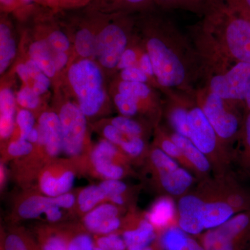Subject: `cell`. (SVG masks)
Wrapping results in <instances>:
<instances>
[{"instance_id": "1", "label": "cell", "mask_w": 250, "mask_h": 250, "mask_svg": "<svg viewBox=\"0 0 250 250\" xmlns=\"http://www.w3.org/2000/svg\"><path fill=\"white\" fill-rule=\"evenodd\" d=\"M67 77L85 116L91 118L98 114L106 100L103 75L98 65L90 59H82L72 64Z\"/></svg>"}, {"instance_id": "2", "label": "cell", "mask_w": 250, "mask_h": 250, "mask_svg": "<svg viewBox=\"0 0 250 250\" xmlns=\"http://www.w3.org/2000/svg\"><path fill=\"white\" fill-rule=\"evenodd\" d=\"M190 138L195 146L209 161L215 176L229 174L230 166L234 156L219 143V137L202 108L195 107L189 111Z\"/></svg>"}, {"instance_id": "3", "label": "cell", "mask_w": 250, "mask_h": 250, "mask_svg": "<svg viewBox=\"0 0 250 250\" xmlns=\"http://www.w3.org/2000/svg\"><path fill=\"white\" fill-rule=\"evenodd\" d=\"M58 114L62 128V153L75 160L84 150L87 117L78 104L70 102L62 105Z\"/></svg>"}, {"instance_id": "4", "label": "cell", "mask_w": 250, "mask_h": 250, "mask_svg": "<svg viewBox=\"0 0 250 250\" xmlns=\"http://www.w3.org/2000/svg\"><path fill=\"white\" fill-rule=\"evenodd\" d=\"M77 200L71 192L57 197L30 195L18 205L17 213L22 220H34L44 214L48 223H58L64 218L62 209H71L76 205Z\"/></svg>"}, {"instance_id": "5", "label": "cell", "mask_w": 250, "mask_h": 250, "mask_svg": "<svg viewBox=\"0 0 250 250\" xmlns=\"http://www.w3.org/2000/svg\"><path fill=\"white\" fill-rule=\"evenodd\" d=\"M147 48L158 82L166 87L181 84L185 77V70L177 56L156 38L148 41Z\"/></svg>"}, {"instance_id": "6", "label": "cell", "mask_w": 250, "mask_h": 250, "mask_svg": "<svg viewBox=\"0 0 250 250\" xmlns=\"http://www.w3.org/2000/svg\"><path fill=\"white\" fill-rule=\"evenodd\" d=\"M210 88L223 100H246L250 90V64L240 62L225 75L213 77Z\"/></svg>"}, {"instance_id": "7", "label": "cell", "mask_w": 250, "mask_h": 250, "mask_svg": "<svg viewBox=\"0 0 250 250\" xmlns=\"http://www.w3.org/2000/svg\"><path fill=\"white\" fill-rule=\"evenodd\" d=\"M126 44L127 39L123 28L116 23H108L97 36L95 57L102 66L114 68L118 66Z\"/></svg>"}, {"instance_id": "8", "label": "cell", "mask_w": 250, "mask_h": 250, "mask_svg": "<svg viewBox=\"0 0 250 250\" xmlns=\"http://www.w3.org/2000/svg\"><path fill=\"white\" fill-rule=\"evenodd\" d=\"M201 182L196 190L205 201L202 223L205 230L211 229L223 225L237 213L217 193L210 184V178Z\"/></svg>"}, {"instance_id": "9", "label": "cell", "mask_w": 250, "mask_h": 250, "mask_svg": "<svg viewBox=\"0 0 250 250\" xmlns=\"http://www.w3.org/2000/svg\"><path fill=\"white\" fill-rule=\"evenodd\" d=\"M219 139L230 141L239 131L238 117L225 108L223 99L214 93L208 95L202 108Z\"/></svg>"}, {"instance_id": "10", "label": "cell", "mask_w": 250, "mask_h": 250, "mask_svg": "<svg viewBox=\"0 0 250 250\" xmlns=\"http://www.w3.org/2000/svg\"><path fill=\"white\" fill-rule=\"evenodd\" d=\"M123 207L111 202L102 203L84 215L83 227L95 236L120 232L123 223L121 215Z\"/></svg>"}, {"instance_id": "11", "label": "cell", "mask_w": 250, "mask_h": 250, "mask_svg": "<svg viewBox=\"0 0 250 250\" xmlns=\"http://www.w3.org/2000/svg\"><path fill=\"white\" fill-rule=\"evenodd\" d=\"M152 179L157 190L163 195L178 199L190 192L196 177L182 166L152 171Z\"/></svg>"}, {"instance_id": "12", "label": "cell", "mask_w": 250, "mask_h": 250, "mask_svg": "<svg viewBox=\"0 0 250 250\" xmlns=\"http://www.w3.org/2000/svg\"><path fill=\"white\" fill-rule=\"evenodd\" d=\"M177 200V225L190 236L202 234L205 230L202 223L205 201L200 194L190 191Z\"/></svg>"}, {"instance_id": "13", "label": "cell", "mask_w": 250, "mask_h": 250, "mask_svg": "<svg viewBox=\"0 0 250 250\" xmlns=\"http://www.w3.org/2000/svg\"><path fill=\"white\" fill-rule=\"evenodd\" d=\"M89 160L94 172L104 179H121L129 175L130 166L122 161L116 149L107 146H100L92 149Z\"/></svg>"}, {"instance_id": "14", "label": "cell", "mask_w": 250, "mask_h": 250, "mask_svg": "<svg viewBox=\"0 0 250 250\" xmlns=\"http://www.w3.org/2000/svg\"><path fill=\"white\" fill-rule=\"evenodd\" d=\"M39 140L37 146L43 148L46 156L54 159L62 152V124L59 114L54 111L41 113L38 121Z\"/></svg>"}, {"instance_id": "15", "label": "cell", "mask_w": 250, "mask_h": 250, "mask_svg": "<svg viewBox=\"0 0 250 250\" xmlns=\"http://www.w3.org/2000/svg\"><path fill=\"white\" fill-rule=\"evenodd\" d=\"M76 173L71 167L54 164L42 170L39 179L41 193L57 197L70 192L75 182Z\"/></svg>"}, {"instance_id": "16", "label": "cell", "mask_w": 250, "mask_h": 250, "mask_svg": "<svg viewBox=\"0 0 250 250\" xmlns=\"http://www.w3.org/2000/svg\"><path fill=\"white\" fill-rule=\"evenodd\" d=\"M121 235L127 250H143L154 244L158 233L146 216H136L123 223Z\"/></svg>"}, {"instance_id": "17", "label": "cell", "mask_w": 250, "mask_h": 250, "mask_svg": "<svg viewBox=\"0 0 250 250\" xmlns=\"http://www.w3.org/2000/svg\"><path fill=\"white\" fill-rule=\"evenodd\" d=\"M226 37L233 57L241 62L250 64V20L243 16L230 20Z\"/></svg>"}, {"instance_id": "18", "label": "cell", "mask_w": 250, "mask_h": 250, "mask_svg": "<svg viewBox=\"0 0 250 250\" xmlns=\"http://www.w3.org/2000/svg\"><path fill=\"white\" fill-rule=\"evenodd\" d=\"M170 137L180 148L186 159L191 166L195 177L200 181L210 178V174L213 172V169L209 161L190 139L175 132L171 135Z\"/></svg>"}, {"instance_id": "19", "label": "cell", "mask_w": 250, "mask_h": 250, "mask_svg": "<svg viewBox=\"0 0 250 250\" xmlns=\"http://www.w3.org/2000/svg\"><path fill=\"white\" fill-rule=\"evenodd\" d=\"M174 199L167 195H162L154 202L150 209L145 213L158 234L166 229L177 225V208Z\"/></svg>"}, {"instance_id": "20", "label": "cell", "mask_w": 250, "mask_h": 250, "mask_svg": "<svg viewBox=\"0 0 250 250\" xmlns=\"http://www.w3.org/2000/svg\"><path fill=\"white\" fill-rule=\"evenodd\" d=\"M16 98L9 88L0 91V136L1 140L9 139L14 133L16 123Z\"/></svg>"}, {"instance_id": "21", "label": "cell", "mask_w": 250, "mask_h": 250, "mask_svg": "<svg viewBox=\"0 0 250 250\" xmlns=\"http://www.w3.org/2000/svg\"><path fill=\"white\" fill-rule=\"evenodd\" d=\"M36 241L41 250H67V236L65 228L42 225L36 229Z\"/></svg>"}, {"instance_id": "22", "label": "cell", "mask_w": 250, "mask_h": 250, "mask_svg": "<svg viewBox=\"0 0 250 250\" xmlns=\"http://www.w3.org/2000/svg\"><path fill=\"white\" fill-rule=\"evenodd\" d=\"M29 55L47 77L53 78L55 76L58 71L54 62L53 50L47 40L36 41L31 44Z\"/></svg>"}, {"instance_id": "23", "label": "cell", "mask_w": 250, "mask_h": 250, "mask_svg": "<svg viewBox=\"0 0 250 250\" xmlns=\"http://www.w3.org/2000/svg\"><path fill=\"white\" fill-rule=\"evenodd\" d=\"M159 245L162 250H189L190 235L178 225H173L159 233Z\"/></svg>"}, {"instance_id": "24", "label": "cell", "mask_w": 250, "mask_h": 250, "mask_svg": "<svg viewBox=\"0 0 250 250\" xmlns=\"http://www.w3.org/2000/svg\"><path fill=\"white\" fill-rule=\"evenodd\" d=\"M200 243L205 250H245L247 248L229 239L218 228L208 229L202 233Z\"/></svg>"}, {"instance_id": "25", "label": "cell", "mask_w": 250, "mask_h": 250, "mask_svg": "<svg viewBox=\"0 0 250 250\" xmlns=\"http://www.w3.org/2000/svg\"><path fill=\"white\" fill-rule=\"evenodd\" d=\"M16 53V42L11 36L7 24H0V73L3 74L14 59Z\"/></svg>"}, {"instance_id": "26", "label": "cell", "mask_w": 250, "mask_h": 250, "mask_svg": "<svg viewBox=\"0 0 250 250\" xmlns=\"http://www.w3.org/2000/svg\"><path fill=\"white\" fill-rule=\"evenodd\" d=\"M106 200V194L100 185H90L78 194L77 205L81 213L85 215Z\"/></svg>"}, {"instance_id": "27", "label": "cell", "mask_w": 250, "mask_h": 250, "mask_svg": "<svg viewBox=\"0 0 250 250\" xmlns=\"http://www.w3.org/2000/svg\"><path fill=\"white\" fill-rule=\"evenodd\" d=\"M67 250H95V240L84 228H65Z\"/></svg>"}, {"instance_id": "28", "label": "cell", "mask_w": 250, "mask_h": 250, "mask_svg": "<svg viewBox=\"0 0 250 250\" xmlns=\"http://www.w3.org/2000/svg\"><path fill=\"white\" fill-rule=\"evenodd\" d=\"M75 47L77 54L83 59L96 56L97 36L86 27L82 28L75 35Z\"/></svg>"}, {"instance_id": "29", "label": "cell", "mask_w": 250, "mask_h": 250, "mask_svg": "<svg viewBox=\"0 0 250 250\" xmlns=\"http://www.w3.org/2000/svg\"><path fill=\"white\" fill-rule=\"evenodd\" d=\"M119 148L129 158L131 163L143 160L147 157L146 143L141 137L129 136Z\"/></svg>"}, {"instance_id": "30", "label": "cell", "mask_w": 250, "mask_h": 250, "mask_svg": "<svg viewBox=\"0 0 250 250\" xmlns=\"http://www.w3.org/2000/svg\"><path fill=\"white\" fill-rule=\"evenodd\" d=\"M156 147L160 148L163 152H165L167 156H170L173 160L177 161L179 165L182 166L184 168L187 169L188 170L190 171L191 173L193 174L191 166L186 159L185 156H184L180 148L172 141L170 136H169V137L163 136L160 141L158 142Z\"/></svg>"}, {"instance_id": "31", "label": "cell", "mask_w": 250, "mask_h": 250, "mask_svg": "<svg viewBox=\"0 0 250 250\" xmlns=\"http://www.w3.org/2000/svg\"><path fill=\"white\" fill-rule=\"evenodd\" d=\"M243 147L235 160L238 161L241 168L250 175V111L246 117L243 126Z\"/></svg>"}, {"instance_id": "32", "label": "cell", "mask_w": 250, "mask_h": 250, "mask_svg": "<svg viewBox=\"0 0 250 250\" xmlns=\"http://www.w3.org/2000/svg\"><path fill=\"white\" fill-rule=\"evenodd\" d=\"M188 113L185 108H174L170 113V123L177 134L187 138H190V125H189Z\"/></svg>"}, {"instance_id": "33", "label": "cell", "mask_w": 250, "mask_h": 250, "mask_svg": "<svg viewBox=\"0 0 250 250\" xmlns=\"http://www.w3.org/2000/svg\"><path fill=\"white\" fill-rule=\"evenodd\" d=\"M110 123L126 136L142 138V126L131 118L123 116L115 117L112 118Z\"/></svg>"}, {"instance_id": "34", "label": "cell", "mask_w": 250, "mask_h": 250, "mask_svg": "<svg viewBox=\"0 0 250 250\" xmlns=\"http://www.w3.org/2000/svg\"><path fill=\"white\" fill-rule=\"evenodd\" d=\"M118 92L129 95L139 101L149 96L150 89L145 83L122 81L118 85Z\"/></svg>"}, {"instance_id": "35", "label": "cell", "mask_w": 250, "mask_h": 250, "mask_svg": "<svg viewBox=\"0 0 250 250\" xmlns=\"http://www.w3.org/2000/svg\"><path fill=\"white\" fill-rule=\"evenodd\" d=\"M95 246L104 250H127L121 233H110L97 236L95 239Z\"/></svg>"}, {"instance_id": "36", "label": "cell", "mask_w": 250, "mask_h": 250, "mask_svg": "<svg viewBox=\"0 0 250 250\" xmlns=\"http://www.w3.org/2000/svg\"><path fill=\"white\" fill-rule=\"evenodd\" d=\"M139 102L129 95L118 93L114 98L117 108L122 116L131 117L136 116L139 111Z\"/></svg>"}, {"instance_id": "37", "label": "cell", "mask_w": 250, "mask_h": 250, "mask_svg": "<svg viewBox=\"0 0 250 250\" xmlns=\"http://www.w3.org/2000/svg\"><path fill=\"white\" fill-rule=\"evenodd\" d=\"M4 250H31L29 234L21 231L8 233L4 238Z\"/></svg>"}, {"instance_id": "38", "label": "cell", "mask_w": 250, "mask_h": 250, "mask_svg": "<svg viewBox=\"0 0 250 250\" xmlns=\"http://www.w3.org/2000/svg\"><path fill=\"white\" fill-rule=\"evenodd\" d=\"M16 124L19 128V139L26 140L29 133L36 127V121L30 110L22 108L17 113Z\"/></svg>"}, {"instance_id": "39", "label": "cell", "mask_w": 250, "mask_h": 250, "mask_svg": "<svg viewBox=\"0 0 250 250\" xmlns=\"http://www.w3.org/2000/svg\"><path fill=\"white\" fill-rule=\"evenodd\" d=\"M16 102L22 108L31 111L40 104V96L29 85H25L18 92Z\"/></svg>"}, {"instance_id": "40", "label": "cell", "mask_w": 250, "mask_h": 250, "mask_svg": "<svg viewBox=\"0 0 250 250\" xmlns=\"http://www.w3.org/2000/svg\"><path fill=\"white\" fill-rule=\"evenodd\" d=\"M34 149V145L26 140L18 139L10 142L6 147V154L9 157H24L30 155Z\"/></svg>"}, {"instance_id": "41", "label": "cell", "mask_w": 250, "mask_h": 250, "mask_svg": "<svg viewBox=\"0 0 250 250\" xmlns=\"http://www.w3.org/2000/svg\"><path fill=\"white\" fill-rule=\"evenodd\" d=\"M99 185L103 189L106 195V200L116 195H126L129 191V187L121 179H104Z\"/></svg>"}, {"instance_id": "42", "label": "cell", "mask_w": 250, "mask_h": 250, "mask_svg": "<svg viewBox=\"0 0 250 250\" xmlns=\"http://www.w3.org/2000/svg\"><path fill=\"white\" fill-rule=\"evenodd\" d=\"M47 42L55 52H66L70 48V42L65 33L60 30L52 31L47 36Z\"/></svg>"}, {"instance_id": "43", "label": "cell", "mask_w": 250, "mask_h": 250, "mask_svg": "<svg viewBox=\"0 0 250 250\" xmlns=\"http://www.w3.org/2000/svg\"><path fill=\"white\" fill-rule=\"evenodd\" d=\"M103 134L105 139L116 145L118 147H120V146L129 137V136L123 134L111 123L104 126L103 128Z\"/></svg>"}, {"instance_id": "44", "label": "cell", "mask_w": 250, "mask_h": 250, "mask_svg": "<svg viewBox=\"0 0 250 250\" xmlns=\"http://www.w3.org/2000/svg\"><path fill=\"white\" fill-rule=\"evenodd\" d=\"M121 76L125 82H141L146 83L147 75L140 67H130L122 70Z\"/></svg>"}, {"instance_id": "45", "label": "cell", "mask_w": 250, "mask_h": 250, "mask_svg": "<svg viewBox=\"0 0 250 250\" xmlns=\"http://www.w3.org/2000/svg\"><path fill=\"white\" fill-rule=\"evenodd\" d=\"M33 81L34 83L31 88L39 96L45 93L50 86L49 77H47L43 72H41Z\"/></svg>"}, {"instance_id": "46", "label": "cell", "mask_w": 250, "mask_h": 250, "mask_svg": "<svg viewBox=\"0 0 250 250\" xmlns=\"http://www.w3.org/2000/svg\"><path fill=\"white\" fill-rule=\"evenodd\" d=\"M136 62V54L133 49H125L122 54L121 59L118 64V67L122 70L128 67L134 66Z\"/></svg>"}, {"instance_id": "47", "label": "cell", "mask_w": 250, "mask_h": 250, "mask_svg": "<svg viewBox=\"0 0 250 250\" xmlns=\"http://www.w3.org/2000/svg\"><path fill=\"white\" fill-rule=\"evenodd\" d=\"M140 68L143 70L147 76H152L154 75V67L152 60L149 54H144L140 60Z\"/></svg>"}, {"instance_id": "48", "label": "cell", "mask_w": 250, "mask_h": 250, "mask_svg": "<svg viewBox=\"0 0 250 250\" xmlns=\"http://www.w3.org/2000/svg\"><path fill=\"white\" fill-rule=\"evenodd\" d=\"M53 55L57 71H60L67 65V62H68V56H67L66 52H55L54 50Z\"/></svg>"}, {"instance_id": "49", "label": "cell", "mask_w": 250, "mask_h": 250, "mask_svg": "<svg viewBox=\"0 0 250 250\" xmlns=\"http://www.w3.org/2000/svg\"><path fill=\"white\" fill-rule=\"evenodd\" d=\"M26 66L27 67L28 72H29V77L31 80H34L41 72H42V70L40 67L38 66L37 64L35 62H33L31 59L28 60L25 62Z\"/></svg>"}, {"instance_id": "50", "label": "cell", "mask_w": 250, "mask_h": 250, "mask_svg": "<svg viewBox=\"0 0 250 250\" xmlns=\"http://www.w3.org/2000/svg\"><path fill=\"white\" fill-rule=\"evenodd\" d=\"M236 7L243 11L246 14V18L250 17V0H231Z\"/></svg>"}, {"instance_id": "51", "label": "cell", "mask_w": 250, "mask_h": 250, "mask_svg": "<svg viewBox=\"0 0 250 250\" xmlns=\"http://www.w3.org/2000/svg\"><path fill=\"white\" fill-rule=\"evenodd\" d=\"M16 73L18 74L21 80H22L24 83H27L29 80H30V77H29V72H28L26 64H18L17 67H16Z\"/></svg>"}, {"instance_id": "52", "label": "cell", "mask_w": 250, "mask_h": 250, "mask_svg": "<svg viewBox=\"0 0 250 250\" xmlns=\"http://www.w3.org/2000/svg\"><path fill=\"white\" fill-rule=\"evenodd\" d=\"M39 140V132L37 126L32 129V131L29 133L27 138V141L32 143L34 145H38Z\"/></svg>"}, {"instance_id": "53", "label": "cell", "mask_w": 250, "mask_h": 250, "mask_svg": "<svg viewBox=\"0 0 250 250\" xmlns=\"http://www.w3.org/2000/svg\"><path fill=\"white\" fill-rule=\"evenodd\" d=\"M115 2L129 5V6H140L149 1V0H114Z\"/></svg>"}, {"instance_id": "54", "label": "cell", "mask_w": 250, "mask_h": 250, "mask_svg": "<svg viewBox=\"0 0 250 250\" xmlns=\"http://www.w3.org/2000/svg\"><path fill=\"white\" fill-rule=\"evenodd\" d=\"M88 1V0H61L60 4L63 6H77L84 4Z\"/></svg>"}, {"instance_id": "55", "label": "cell", "mask_w": 250, "mask_h": 250, "mask_svg": "<svg viewBox=\"0 0 250 250\" xmlns=\"http://www.w3.org/2000/svg\"><path fill=\"white\" fill-rule=\"evenodd\" d=\"M189 250H205L201 243L197 242L196 240L190 237V248Z\"/></svg>"}, {"instance_id": "56", "label": "cell", "mask_w": 250, "mask_h": 250, "mask_svg": "<svg viewBox=\"0 0 250 250\" xmlns=\"http://www.w3.org/2000/svg\"><path fill=\"white\" fill-rule=\"evenodd\" d=\"M0 183H1V187L5 184V181L6 179V167L2 163L1 164V167H0Z\"/></svg>"}, {"instance_id": "57", "label": "cell", "mask_w": 250, "mask_h": 250, "mask_svg": "<svg viewBox=\"0 0 250 250\" xmlns=\"http://www.w3.org/2000/svg\"><path fill=\"white\" fill-rule=\"evenodd\" d=\"M143 250H162L161 247L159 246V243H154L152 246L147 247V248Z\"/></svg>"}, {"instance_id": "58", "label": "cell", "mask_w": 250, "mask_h": 250, "mask_svg": "<svg viewBox=\"0 0 250 250\" xmlns=\"http://www.w3.org/2000/svg\"><path fill=\"white\" fill-rule=\"evenodd\" d=\"M246 103L247 104V106H248V109L250 111V90L249 93H248V95H247L246 98Z\"/></svg>"}, {"instance_id": "59", "label": "cell", "mask_w": 250, "mask_h": 250, "mask_svg": "<svg viewBox=\"0 0 250 250\" xmlns=\"http://www.w3.org/2000/svg\"><path fill=\"white\" fill-rule=\"evenodd\" d=\"M159 1H164V2H171V1H175V0H159Z\"/></svg>"}, {"instance_id": "60", "label": "cell", "mask_w": 250, "mask_h": 250, "mask_svg": "<svg viewBox=\"0 0 250 250\" xmlns=\"http://www.w3.org/2000/svg\"><path fill=\"white\" fill-rule=\"evenodd\" d=\"M95 250H104L102 249V248H99V247L95 246Z\"/></svg>"}, {"instance_id": "61", "label": "cell", "mask_w": 250, "mask_h": 250, "mask_svg": "<svg viewBox=\"0 0 250 250\" xmlns=\"http://www.w3.org/2000/svg\"><path fill=\"white\" fill-rule=\"evenodd\" d=\"M60 1H61V0H59V3H60Z\"/></svg>"}]
</instances>
